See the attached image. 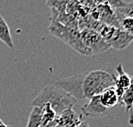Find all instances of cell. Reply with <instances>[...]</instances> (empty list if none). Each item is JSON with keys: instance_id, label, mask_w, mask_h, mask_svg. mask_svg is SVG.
Returning <instances> with one entry per match:
<instances>
[{"instance_id": "7", "label": "cell", "mask_w": 133, "mask_h": 127, "mask_svg": "<svg viewBox=\"0 0 133 127\" xmlns=\"http://www.w3.org/2000/svg\"><path fill=\"white\" fill-rule=\"evenodd\" d=\"M82 114L87 117H103L107 114L108 109L104 108L101 103L100 95L92 97L89 100V102L82 106Z\"/></svg>"}, {"instance_id": "3", "label": "cell", "mask_w": 133, "mask_h": 127, "mask_svg": "<svg viewBox=\"0 0 133 127\" xmlns=\"http://www.w3.org/2000/svg\"><path fill=\"white\" fill-rule=\"evenodd\" d=\"M51 34L55 35L56 37L62 39L64 42L67 43L69 46L76 50V52L83 55L92 56L90 51L84 46L81 39V32L72 29L70 27L64 26V25L59 23L58 22L55 21L52 22L49 27Z\"/></svg>"}, {"instance_id": "20", "label": "cell", "mask_w": 133, "mask_h": 127, "mask_svg": "<svg viewBox=\"0 0 133 127\" xmlns=\"http://www.w3.org/2000/svg\"><path fill=\"white\" fill-rule=\"evenodd\" d=\"M6 127H12V126H11V125H7Z\"/></svg>"}, {"instance_id": "2", "label": "cell", "mask_w": 133, "mask_h": 127, "mask_svg": "<svg viewBox=\"0 0 133 127\" xmlns=\"http://www.w3.org/2000/svg\"><path fill=\"white\" fill-rule=\"evenodd\" d=\"M114 87V74L107 70H97L87 73L83 81V91L85 99L100 95L105 90Z\"/></svg>"}, {"instance_id": "13", "label": "cell", "mask_w": 133, "mask_h": 127, "mask_svg": "<svg viewBox=\"0 0 133 127\" xmlns=\"http://www.w3.org/2000/svg\"><path fill=\"white\" fill-rule=\"evenodd\" d=\"M0 41L6 45L8 47L13 49L14 42L11 36L10 28L4 17H0Z\"/></svg>"}, {"instance_id": "15", "label": "cell", "mask_w": 133, "mask_h": 127, "mask_svg": "<svg viewBox=\"0 0 133 127\" xmlns=\"http://www.w3.org/2000/svg\"><path fill=\"white\" fill-rule=\"evenodd\" d=\"M114 11L118 22L124 17L133 18V1L130 3H126L124 6L115 9Z\"/></svg>"}, {"instance_id": "22", "label": "cell", "mask_w": 133, "mask_h": 127, "mask_svg": "<svg viewBox=\"0 0 133 127\" xmlns=\"http://www.w3.org/2000/svg\"><path fill=\"white\" fill-rule=\"evenodd\" d=\"M0 106H1V102H0Z\"/></svg>"}, {"instance_id": "9", "label": "cell", "mask_w": 133, "mask_h": 127, "mask_svg": "<svg viewBox=\"0 0 133 127\" xmlns=\"http://www.w3.org/2000/svg\"><path fill=\"white\" fill-rule=\"evenodd\" d=\"M133 41V35L120 29H117L114 35L108 41L110 48L121 51L125 49Z\"/></svg>"}, {"instance_id": "16", "label": "cell", "mask_w": 133, "mask_h": 127, "mask_svg": "<svg viewBox=\"0 0 133 127\" xmlns=\"http://www.w3.org/2000/svg\"><path fill=\"white\" fill-rule=\"evenodd\" d=\"M95 5L100 4H105L108 5L114 10L117 9V8H120L124 6L126 4V2L123 1V0H93Z\"/></svg>"}, {"instance_id": "11", "label": "cell", "mask_w": 133, "mask_h": 127, "mask_svg": "<svg viewBox=\"0 0 133 127\" xmlns=\"http://www.w3.org/2000/svg\"><path fill=\"white\" fill-rule=\"evenodd\" d=\"M100 101L104 108L110 109L114 108L118 104V97L116 94L114 87L105 90L100 95Z\"/></svg>"}, {"instance_id": "4", "label": "cell", "mask_w": 133, "mask_h": 127, "mask_svg": "<svg viewBox=\"0 0 133 127\" xmlns=\"http://www.w3.org/2000/svg\"><path fill=\"white\" fill-rule=\"evenodd\" d=\"M81 39L92 55L106 52L110 48L108 43L101 37V35L95 30L84 29L81 32Z\"/></svg>"}, {"instance_id": "10", "label": "cell", "mask_w": 133, "mask_h": 127, "mask_svg": "<svg viewBox=\"0 0 133 127\" xmlns=\"http://www.w3.org/2000/svg\"><path fill=\"white\" fill-rule=\"evenodd\" d=\"M118 104L120 106H124L128 114L129 124L133 125V77H131V86L124 92Z\"/></svg>"}, {"instance_id": "21", "label": "cell", "mask_w": 133, "mask_h": 127, "mask_svg": "<svg viewBox=\"0 0 133 127\" xmlns=\"http://www.w3.org/2000/svg\"><path fill=\"white\" fill-rule=\"evenodd\" d=\"M131 35H133V31H132V33H131Z\"/></svg>"}, {"instance_id": "8", "label": "cell", "mask_w": 133, "mask_h": 127, "mask_svg": "<svg viewBox=\"0 0 133 127\" xmlns=\"http://www.w3.org/2000/svg\"><path fill=\"white\" fill-rule=\"evenodd\" d=\"M116 70L118 72V76L114 74V89L118 97V102H119L121 97L124 94V92L131 86V77L127 74V73L124 70L123 65L119 64L116 68Z\"/></svg>"}, {"instance_id": "5", "label": "cell", "mask_w": 133, "mask_h": 127, "mask_svg": "<svg viewBox=\"0 0 133 127\" xmlns=\"http://www.w3.org/2000/svg\"><path fill=\"white\" fill-rule=\"evenodd\" d=\"M85 74H78L71 76L58 81L54 85L64 90L73 96L76 101L85 99L83 91V81Z\"/></svg>"}, {"instance_id": "14", "label": "cell", "mask_w": 133, "mask_h": 127, "mask_svg": "<svg viewBox=\"0 0 133 127\" xmlns=\"http://www.w3.org/2000/svg\"><path fill=\"white\" fill-rule=\"evenodd\" d=\"M42 110L39 106H33L26 127H41Z\"/></svg>"}, {"instance_id": "12", "label": "cell", "mask_w": 133, "mask_h": 127, "mask_svg": "<svg viewBox=\"0 0 133 127\" xmlns=\"http://www.w3.org/2000/svg\"><path fill=\"white\" fill-rule=\"evenodd\" d=\"M42 110V124L41 127H53L58 117L56 112L49 105H44L41 108Z\"/></svg>"}, {"instance_id": "18", "label": "cell", "mask_w": 133, "mask_h": 127, "mask_svg": "<svg viewBox=\"0 0 133 127\" xmlns=\"http://www.w3.org/2000/svg\"><path fill=\"white\" fill-rule=\"evenodd\" d=\"M77 127H89V125L87 121H83V122H82Z\"/></svg>"}, {"instance_id": "23", "label": "cell", "mask_w": 133, "mask_h": 127, "mask_svg": "<svg viewBox=\"0 0 133 127\" xmlns=\"http://www.w3.org/2000/svg\"><path fill=\"white\" fill-rule=\"evenodd\" d=\"M0 17H1V15H0Z\"/></svg>"}, {"instance_id": "1", "label": "cell", "mask_w": 133, "mask_h": 127, "mask_svg": "<svg viewBox=\"0 0 133 127\" xmlns=\"http://www.w3.org/2000/svg\"><path fill=\"white\" fill-rule=\"evenodd\" d=\"M76 100L64 90L55 85H48L39 93L32 101L33 106L42 108L44 105H49L56 112L58 116L69 108H73Z\"/></svg>"}, {"instance_id": "19", "label": "cell", "mask_w": 133, "mask_h": 127, "mask_svg": "<svg viewBox=\"0 0 133 127\" xmlns=\"http://www.w3.org/2000/svg\"><path fill=\"white\" fill-rule=\"evenodd\" d=\"M6 126H7V125H5V124L2 121L1 118H0V127H6Z\"/></svg>"}, {"instance_id": "6", "label": "cell", "mask_w": 133, "mask_h": 127, "mask_svg": "<svg viewBox=\"0 0 133 127\" xmlns=\"http://www.w3.org/2000/svg\"><path fill=\"white\" fill-rule=\"evenodd\" d=\"M83 114L77 113L73 108H69L57 118L53 127H77L83 122Z\"/></svg>"}, {"instance_id": "17", "label": "cell", "mask_w": 133, "mask_h": 127, "mask_svg": "<svg viewBox=\"0 0 133 127\" xmlns=\"http://www.w3.org/2000/svg\"><path fill=\"white\" fill-rule=\"evenodd\" d=\"M119 26H120V29L131 34L133 31V18L131 17L123 18L119 22Z\"/></svg>"}]
</instances>
